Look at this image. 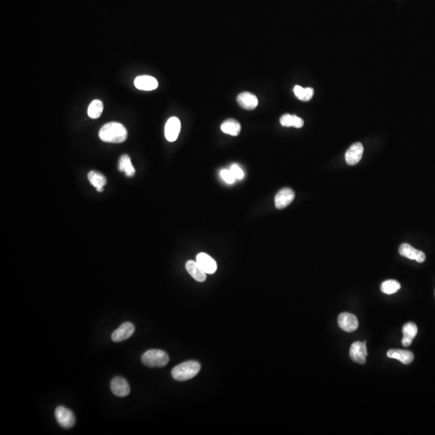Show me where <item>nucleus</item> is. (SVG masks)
I'll return each mask as SVG.
<instances>
[{"mask_svg":"<svg viewBox=\"0 0 435 435\" xmlns=\"http://www.w3.org/2000/svg\"><path fill=\"white\" fill-rule=\"evenodd\" d=\"M143 364L149 368H162L168 364L169 357L165 351L152 349L146 351L141 358Z\"/></svg>","mask_w":435,"mask_h":435,"instance_id":"3","label":"nucleus"},{"mask_svg":"<svg viewBox=\"0 0 435 435\" xmlns=\"http://www.w3.org/2000/svg\"><path fill=\"white\" fill-rule=\"evenodd\" d=\"M364 153V146L361 143H356L350 147L345 154V160L349 165H355L360 162Z\"/></svg>","mask_w":435,"mask_h":435,"instance_id":"9","label":"nucleus"},{"mask_svg":"<svg viewBox=\"0 0 435 435\" xmlns=\"http://www.w3.org/2000/svg\"><path fill=\"white\" fill-rule=\"evenodd\" d=\"M338 323L339 327L346 332H353L359 326L357 318L349 313H342L338 316Z\"/></svg>","mask_w":435,"mask_h":435,"instance_id":"7","label":"nucleus"},{"mask_svg":"<svg viewBox=\"0 0 435 435\" xmlns=\"http://www.w3.org/2000/svg\"><path fill=\"white\" fill-rule=\"evenodd\" d=\"M230 170L232 172L234 177L236 180H241L244 178V172L240 167L237 164H232L230 168Z\"/></svg>","mask_w":435,"mask_h":435,"instance_id":"27","label":"nucleus"},{"mask_svg":"<svg viewBox=\"0 0 435 435\" xmlns=\"http://www.w3.org/2000/svg\"><path fill=\"white\" fill-rule=\"evenodd\" d=\"M119 169L124 172L127 177H133L136 172L131 162V158L127 155H123L119 159Z\"/></svg>","mask_w":435,"mask_h":435,"instance_id":"22","label":"nucleus"},{"mask_svg":"<svg viewBox=\"0 0 435 435\" xmlns=\"http://www.w3.org/2000/svg\"><path fill=\"white\" fill-rule=\"evenodd\" d=\"M181 131V122L177 117H171L168 119L164 127V136L169 142H174L178 138Z\"/></svg>","mask_w":435,"mask_h":435,"instance_id":"6","label":"nucleus"},{"mask_svg":"<svg viewBox=\"0 0 435 435\" xmlns=\"http://www.w3.org/2000/svg\"><path fill=\"white\" fill-rule=\"evenodd\" d=\"M220 176L222 177V180L229 185L235 183V181H236V179L234 177V175L230 169H222L220 172Z\"/></svg>","mask_w":435,"mask_h":435,"instance_id":"26","label":"nucleus"},{"mask_svg":"<svg viewBox=\"0 0 435 435\" xmlns=\"http://www.w3.org/2000/svg\"><path fill=\"white\" fill-rule=\"evenodd\" d=\"M99 136L104 142L120 144L127 140V132L123 124L111 122L103 126L99 131Z\"/></svg>","mask_w":435,"mask_h":435,"instance_id":"1","label":"nucleus"},{"mask_svg":"<svg viewBox=\"0 0 435 435\" xmlns=\"http://www.w3.org/2000/svg\"><path fill=\"white\" fill-rule=\"evenodd\" d=\"M55 417L58 424L63 428H71L75 424V417L70 409L58 406L55 410Z\"/></svg>","mask_w":435,"mask_h":435,"instance_id":"4","label":"nucleus"},{"mask_svg":"<svg viewBox=\"0 0 435 435\" xmlns=\"http://www.w3.org/2000/svg\"><path fill=\"white\" fill-rule=\"evenodd\" d=\"M387 356L391 359H396L404 364H411L414 359V354L412 353L411 351H406V350H389L387 353Z\"/></svg>","mask_w":435,"mask_h":435,"instance_id":"18","label":"nucleus"},{"mask_svg":"<svg viewBox=\"0 0 435 435\" xmlns=\"http://www.w3.org/2000/svg\"><path fill=\"white\" fill-rule=\"evenodd\" d=\"M402 345L404 347H409L418 334V327L414 323H406L403 326Z\"/></svg>","mask_w":435,"mask_h":435,"instance_id":"17","label":"nucleus"},{"mask_svg":"<svg viewBox=\"0 0 435 435\" xmlns=\"http://www.w3.org/2000/svg\"><path fill=\"white\" fill-rule=\"evenodd\" d=\"M280 123L283 127H294L301 128L303 127L304 121L297 115L285 114L280 117Z\"/></svg>","mask_w":435,"mask_h":435,"instance_id":"21","label":"nucleus"},{"mask_svg":"<svg viewBox=\"0 0 435 435\" xmlns=\"http://www.w3.org/2000/svg\"><path fill=\"white\" fill-rule=\"evenodd\" d=\"M201 365L197 361H186L174 367L172 370V377L178 381H185L192 379L200 372Z\"/></svg>","mask_w":435,"mask_h":435,"instance_id":"2","label":"nucleus"},{"mask_svg":"<svg viewBox=\"0 0 435 435\" xmlns=\"http://www.w3.org/2000/svg\"><path fill=\"white\" fill-rule=\"evenodd\" d=\"M221 130L230 136H237L241 131V125L235 119H227L221 124Z\"/></svg>","mask_w":435,"mask_h":435,"instance_id":"19","label":"nucleus"},{"mask_svg":"<svg viewBox=\"0 0 435 435\" xmlns=\"http://www.w3.org/2000/svg\"><path fill=\"white\" fill-rule=\"evenodd\" d=\"M88 179L91 185L97 189L98 191L103 192L104 187L107 184V178L101 172L91 171L89 172Z\"/></svg>","mask_w":435,"mask_h":435,"instance_id":"20","label":"nucleus"},{"mask_svg":"<svg viewBox=\"0 0 435 435\" xmlns=\"http://www.w3.org/2000/svg\"><path fill=\"white\" fill-rule=\"evenodd\" d=\"M293 92L297 99L305 102L310 100L314 95V90L310 87L303 88L302 86H295L293 88Z\"/></svg>","mask_w":435,"mask_h":435,"instance_id":"24","label":"nucleus"},{"mask_svg":"<svg viewBox=\"0 0 435 435\" xmlns=\"http://www.w3.org/2000/svg\"><path fill=\"white\" fill-rule=\"evenodd\" d=\"M134 84L141 91H151L158 87V80L149 75L139 76L135 79Z\"/></svg>","mask_w":435,"mask_h":435,"instance_id":"14","label":"nucleus"},{"mask_svg":"<svg viewBox=\"0 0 435 435\" xmlns=\"http://www.w3.org/2000/svg\"><path fill=\"white\" fill-rule=\"evenodd\" d=\"M135 332V326L131 323H124L117 330H114L111 334V339L114 342H122L130 338Z\"/></svg>","mask_w":435,"mask_h":435,"instance_id":"10","label":"nucleus"},{"mask_svg":"<svg viewBox=\"0 0 435 435\" xmlns=\"http://www.w3.org/2000/svg\"><path fill=\"white\" fill-rule=\"evenodd\" d=\"M104 110V104L100 100H94L91 102L88 108V115L91 119H98L101 116Z\"/></svg>","mask_w":435,"mask_h":435,"instance_id":"23","label":"nucleus"},{"mask_svg":"<svg viewBox=\"0 0 435 435\" xmlns=\"http://www.w3.org/2000/svg\"><path fill=\"white\" fill-rule=\"evenodd\" d=\"M110 389L115 396L123 397L130 393L129 383L123 377H114L110 382Z\"/></svg>","mask_w":435,"mask_h":435,"instance_id":"11","label":"nucleus"},{"mask_svg":"<svg viewBox=\"0 0 435 435\" xmlns=\"http://www.w3.org/2000/svg\"><path fill=\"white\" fill-rule=\"evenodd\" d=\"M239 105L245 110H254L258 105V99L250 92L240 93L237 97Z\"/></svg>","mask_w":435,"mask_h":435,"instance_id":"15","label":"nucleus"},{"mask_svg":"<svg viewBox=\"0 0 435 435\" xmlns=\"http://www.w3.org/2000/svg\"><path fill=\"white\" fill-rule=\"evenodd\" d=\"M399 252L402 257L414 260L418 263H422L426 261V255L422 251L417 250L414 247L408 244H401L399 248Z\"/></svg>","mask_w":435,"mask_h":435,"instance_id":"12","label":"nucleus"},{"mask_svg":"<svg viewBox=\"0 0 435 435\" xmlns=\"http://www.w3.org/2000/svg\"><path fill=\"white\" fill-rule=\"evenodd\" d=\"M197 263L207 274H214L217 270V263L212 257L204 252H201L197 256Z\"/></svg>","mask_w":435,"mask_h":435,"instance_id":"13","label":"nucleus"},{"mask_svg":"<svg viewBox=\"0 0 435 435\" xmlns=\"http://www.w3.org/2000/svg\"><path fill=\"white\" fill-rule=\"evenodd\" d=\"M295 198V193L290 188H284L275 197V206L277 209H284L288 207Z\"/></svg>","mask_w":435,"mask_h":435,"instance_id":"8","label":"nucleus"},{"mask_svg":"<svg viewBox=\"0 0 435 435\" xmlns=\"http://www.w3.org/2000/svg\"><path fill=\"white\" fill-rule=\"evenodd\" d=\"M401 289V284L398 281L394 280H386L384 282L382 283L381 289L382 292L386 294H392L395 293Z\"/></svg>","mask_w":435,"mask_h":435,"instance_id":"25","label":"nucleus"},{"mask_svg":"<svg viewBox=\"0 0 435 435\" xmlns=\"http://www.w3.org/2000/svg\"><path fill=\"white\" fill-rule=\"evenodd\" d=\"M185 268L190 276L198 282H204L207 279V273L202 270V268L197 263V261H187Z\"/></svg>","mask_w":435,"mask_h":435,"instance_id":"16","label":"nucleus"},{"mask_svg":"<svg viewBox=\"0 0 435 435\" xmlns=\"http://www.w3.org/2000/svg\"><path fill=\"white\" fill-rule=\"evenodd\" d=\"M367 356H368V351H367L366 341L352 343L350 348V357L354 362L360 364H365Z\"/></svg>","mask_w":435,"mask_h":435,"instance_id":"5","label":"nucleus"}]
</instances>
